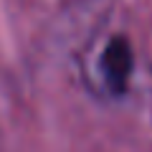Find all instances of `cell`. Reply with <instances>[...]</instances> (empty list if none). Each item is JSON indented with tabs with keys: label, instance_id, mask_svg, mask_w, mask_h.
I'll return each instance as SVG.
<instances>
[{
	"label": "cell",
	"instance_id": "cell-1",
	"mask_svg": "<svg viewBox=\"0 0 152 152\" xmlns=\"http://www.w3.org/2000/svg\"><path fill=\"white\" fill-rule=\"evenodd\" d=\"M99 69H102L104 84L112 94H124L129 89L132 74H134V48L132 41L122 33L112 36L99 56Z\"/></svg>",
	"mask_w": 152,
	"mask_h": 152
}]
</instances>
